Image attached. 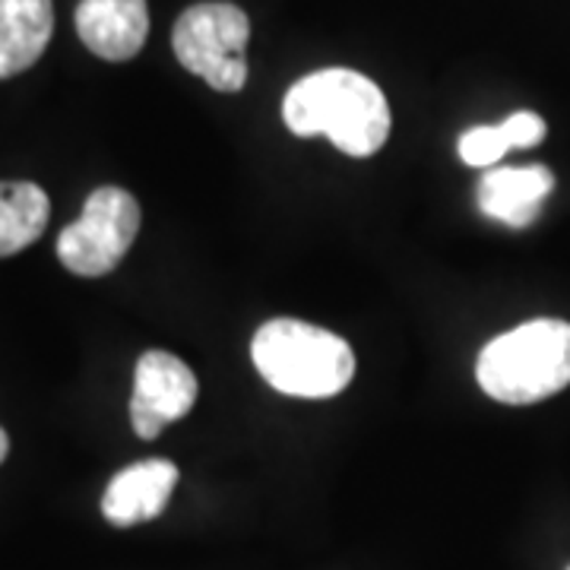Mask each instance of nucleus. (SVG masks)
Masks as SVG:
<instances>
[{"label":"nucleus","instance_id":"obj_1","mask_svg":"<svg viewBox=\"0 0 570 570\" xmlns=\"http://www.w3.org/2000/svg\"><path fill=\"white\" fill-rule=\"evenodd\" d=\"M283 121L295 137H326L340 153L367 159L387 142L390 105L365 73L326 67L285 92Z\"/></svg>","mask_w":570,"mask_h":570},{"label":"nucleus","instance_id":"obj_2","mask_svg":"<svg viewBox=\"0 0 570 570\" xmlns=\"http://www.w3.org/2000/svg\"><path fill=\"white\" fill-rule=\"evenodd\" d=\"M475 381L491 400L530 406L570 387V324L539 317L494 336L479 352Z\"/></svg>","mask_w":570,"mask_h":570},{"label":"nucleus","instance_id":"obj_3","mask_svg":"<svg viewBox=\"0 0 570 570\" xmlns=\"http://www.w3.org/2000/svg\"><path fill=\"white\" fill-rule=\"evenodd\" d=\"M250 358L269 387L298 400L336 396L355 374V355L343 336L292 317L266 321L254 333Z\"/></svg>","mask_w":570,"mask_h":570},{"label":"nucleus","instance_id":"obj_4","mask_svg":"<svg viewBox=\"0 0 570 570\" xmlns=\"http://www.w3.org/2000/svg\"><path fill=\"white\" fill-rule=\"evenodd\" d=\"M250 20L242 7L209 0L187 7L171 32L175 58L216 92H242L247 82Z\"/></svg>","mask_w":570,"mask_h":570},{"label":"nucleus","instance_id":"obj_5","mask_svg":"<svg viewBox=\"0 0 570 570\" xmlns=\"http://www.w3.org/2000/svg\"><path fill=\"white\" fill-rule=\"evenodd\" d=\"M140 232V204L124 187H99L89 194L82 216L58 238V257L73 276H108L118 269Z\"/></svg>","mask_w":570,"mask_h":570},{"label":"nucleus","instance_id":"obj_6","mask_svg":"<svg viewBox=\"0 0 570 570\" xmlns=\"http://www.w3.org/2000/svg\"><path fill=\"white\" fill-rule=\"evenodd\" d=\"M197 403V377L187 362L165 348L142 352L134 371L130 422L142 441H156L171 422L184 419Z\"/></svg>","mask_w":570,"mask_h":570},{"label":"nucleus","instance_id":"obj_7","mask_svg":"<svg viewBox=\"0 0 570 570\" xmlns=\"http://www.w3.org/2000/svg\"><path fill=\"white\" fill-rule=\"evenodd\" d=\"M178 485V466L171 460H142L121 469L102 494V513L111 527H140L163 517Z\"/></svg>","mask_w":570,"mask_h":570},{"label":"nucleus","instance_id":"obj_8","mask_svg":"<svg viewBox=\"0 0 570 570\" xmlns=\"http://www.w3.org/2000/svg\"><path fill=\"white\" fill-rule=\"evenodd\" d=\"M82 45L102 61H130L149 36L146 0H82L77 7Z\"/></svg>","mask_w":570,"mask_h":570},{"label":"nucleus","instance_id":"obj_9","mask_svg":"<svg viewBox=\"0 0 570 570\" xmlns=\"http://www.w3.org/2000/svg\"><path fill=\"white\" fill-rule=\"evenodd\" d=\"M554 190V175L546 165L523 168H491L479 178L475 197L482 216L510 228H527L542 213V204Z\"/></svg>","mask_w":570,"mask_h":570},{"label":"nucleus","instance_id":"obj_10","mask_svg":"<svg viewBox=\"0 0 570 570\" xmlns=\"http://www.w3.org/2000/svg\"><path fill=\"white\" fill-rule=\"evenodd\" d=\"M51 32V0H0V80H10L39 61Z\"/></svg>","mask_w":570,"mask_h":570},{"label":"nucleus","instance_id":"obj_11","mask_svg":"<svg viewBox=\"0 0 570 570\" xmlns=\"http://www.w3.org/2000/svg\"><path fill=\"white\" fill-rule=\"evenodd\" d=\"M51 200L32 181H0V257L36 245L48 228Z\"/></svg>","mask_w":570,"mask_h":570},{"label":"nucleus","instance_id":"obj_12","mask_svg":"<svg viewBox=\"0 0 570 570\" xmlns=\"http://www.w3.org/2000/svg\"><path fill=\"white\" fill-rule=\"evenodd\" d=\"M546 121L535 111H517L508 121L494 127H472L460 137V159L472 168H491L498 165L510 149H527L546 140Z\"/></svg>","mask_w":570,"mask_h":570},{"label":"nucleus","instance_id":"obj_13","mask_svg":"<svg viewBox=\"0 0 570 570\" xmlns=\"http://www.w3.org/2000/svg\"><path fill=\"white\" fill-rule=\"evenodd\" d=\"M7 453H10V438H7V431L0 428V463L7 460Z\"/></svg>","mask_w":570,"mask_h":570},{"label":"nucleus","instance_id":"obj_14","mask_svg":"<svg viewBox=\"0 0 570 570\" xmlns=\"http://www.w3.org/2000/svg\"><path fill=\"white\" fill-rule=\"evenodd\" d=\"M568 570H570V568H568Z\"/></svg>","mask_w":570,"mask_h":570}]
</instances>
